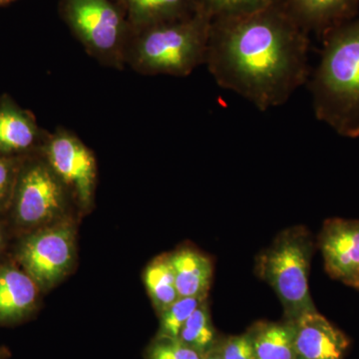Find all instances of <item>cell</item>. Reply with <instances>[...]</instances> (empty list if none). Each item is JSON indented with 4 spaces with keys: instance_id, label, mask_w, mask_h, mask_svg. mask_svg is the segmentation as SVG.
Returning a JSON list of instances; mask_svg holds the SVG:
<instances>
[{
    "instance_id": "603a6c76",
    "label": "cell",
    "mask_w": 359,
    "mask_h": 359,
    "mask_svg": "<svg viewBox=\"0 0 359 359\" xmlns=\"http://www.w3.org/2000/svg\"><path fill=\"white\" fill-rule=\"evenodd\" d=\"M217 348L223 359H255L252 339L248 332L224 339L221 337Z\"/></svg>"
},
{
    "instance_id": "4316f807",
    "label": "cell",
    "mask_w": 359,
    "mask_h": 359,
    "mask_svg": "<svg viewBox=\"0 0 359 359\" xmlns=\"http://www.w3.org/2000/svg\"><path fill=\"white\" fill-rule=\"evenodd\" d=\"M2 248H4V237H2L1 231H0V252H1Z\"/></svg>"
},
{
    "instance_id": "d4e9b609",
    "label": "cell",
    "mask_w": 359,
    "mask_h": 359,
    "mask_svg": "<svg viewBox=\"0 0 359 359\" xmlns=\"http://www.w3.org/2000/svg\"><path fill=\"white\" fill-rule=\"evenodd\" d=\"M9 356V351L6 347H0V359H6Z\"/></svg>"
},
{
    "instance_id": "2e32d148",
    "label": "cell",
    "mask_w": 359,
    "mask_h": 359,
    "mask_svg": "<svg viewBox=\"0 0 359 359\" xmlns=\"http://www.w3.org/2000/svg\"><path fill=\"white\" fill-rule=\"evenodd\" d=\"M130 29L137 30L185 18L196 11L195 0H117Z\"/></svg>"
},
{
    "instance_id": "52a82bcc",
    "label": "cell",
    "mask_w": 359,
    "mask_h": 359,
    "mask_svg": "<svg viewBox=\"0 0 359 359\" xmlns=\"http://www.w3.org/2000/svg\"><path fill=\"white\" fill-rule=\"evenodd\" d=\"M75 259V231L68 221L45 226L21 242L18 261L41 290H48L69 273Z\"/></svg>"
},
{
    "instance_id": "8992f818",
    "label": "cell",
    "mask_w": 359,
    "mask_h": 359,
    "mask_svg": "<svg viewBox=\"0 0 359 359\" xmlns=\"http://www.w3.org/2000/svg\"><path fill=\"white\" fill-rule=\"evenodd\" d=\"M70 201L67 188L41 152L25 158L9 208L20 228L40 229L57 221L67 211Z\"/></svg>"
},
{
    "instance_id": "7402d4cb",
    "label": "cell",
    "mask_w": 359,
    "mask_h": 359,
    "mask_svg": "<svg viewBox=\"0 0 359 359\" xmlns=\"http://www.w3.org/2000/svg\"><path fill=\"white\" fill-rule=\"evenodd\" d=\"M147 359H203L204 355L178 339L156 337L146 353Z\"/></svg>"
},
{
    "instance_id": "5bb4252c",
    "label": "cell",
    "mask_w": 359,
    "mask_h": 359,
    "mask_svg": "<svg viewBox=\"0 0 359 359\" xmlns=\"http://www.w3.org/2000/svg\"><path fill=\"white\" fill-rule=\"evenodd\" d=\"M169 256L180 297H208L214 273L211 259L191 248Z\"/></svg>"
},
{
    "instance_id": "cb8c5ba5",
    "label": "cell",
    "mask_w": 359,
    "mask_h": 359,
    "mask_svg": "<svg viewBox=\"0 0 359 359\" xmlns=\"http://www.w3.org/2000/svg\"><path fill=\"white\" fill-rule=\"evenodd\" d=\"M203 359H223L222 358L221 354H219L218 348L217 346L215 347L212 351H210L207 354H205L204 358Z\"/></svg>"
},
{
    "instance_id": "3957f363",
    "label": "cell",
    "mask_w": 359,
    "mask_h": 359,
    "mask_svg": "<svg viewBox=\"0 0 359 359\" xmlns=\"http://www.w3.org/2000/svg\"><path fill=\"white\" fill-rule=\"evenodd\" d=\"M212 18L200 9L185 18L130 30L125 67L146 76L187 77L205 65Z\"/></svg>"
},
{
    "instance_id": "83f0119b",
    "label": "cell",
    "mask_w": 359,
    "mask_h": 359,
    "mask_svg": "<svg viewBox=\"0 0 359 359\" xmlns=\"http://www.w3.org/2000/svg\"><path fill=\"white\" fill-rule=\"evenodd\" d=\"M295 359H299V358H295Z\"/></svg>"
},
{
    "instance_id": "9a60e30c",
    "label": "cell",
    "mask_w": 359,
    "mask_h": 359,
    "mask_svg": "<svg viewBox=\"0 0 359 359\" xmlns=\"http://www.w3.org/2000/svg\"><path fill=\"white\" fill-rule=\"evenodd\" d=\"M255 359H295V323L259 321L248 330Z\"/></svg>"
},
{
    "instance_id": "4fadbf2b",
    "label": "cell",
    "mask_w": 359,
    "mask_h": 359,
    "mask_svg": "<svg viewBox=\"0 0 359 359\" xmlns=\"http://www.w3.org/2000/svg\"><path fill=\"white\" fill-rule=\"evenodd\" d=\"M39 287L23 269L0 266V325H13L35 311Z\"/></svg>"
},
{
    "instance_id": "ba28073f",
    "label": "cell",
    "mask_w": 359,
    "mask_h": 359,
    "mask_svg": "<svg viewBox=\"0 0 359 359\" xmlns=\"http://www.w3.org/2000/svg\"><path fill=\"white\" fill-rule=\"evenodd\" d=\"M40 152L65 184L73 201L82 209H90L97 184V160L93 151L74 132L58 127L49 132Z\"/></svg>"
},
{
    "instance_id": "7a4b0ae2",
    "label": "cell",
    "mask_w": 359,
    "mask_h": 359,
    "mask_svg": "<svg viewBox=\"0 0 359 359\" xmlns=\"http://www.w3.org/2000/svg\"><path fill=\"white\" fill-rule=\"evenodd\" d=\"M320 58L309 79L318 121L339 136L359 138V18L321 39Z\"/></svg>"
},
{
    "instance_id": "ffe728a7",
    "label": "cell",
    "mask_w": 359,
    "mask_h": 359,
    "mask_svg": "<svg viewBox=\"0 0 359 359\" xmlns=\"http://www.w3.org/2000/svg\"><path fill=\"white\" fill-rule=\"evenodd\" d=\"M207 299L208 297H180L174 304L160 313V327L157 337L178 339L180 330L186 321Z\"/></svg>"
},
{
    "instance_id": "277c9868",
    "label": "cell",
    "mask_w": 359,
    "mask_h": 359,
    "mask_svg": "<svg viewBox=\"0 0 359 359\" xmlns=\"http://www.w3.org/2000/svg\"><path fill=\"white\" fill-rule=\"evenodd\" d=\"M313 250V236L308 229L294 226L280 231L257 257V276L275 290L287 320L295 321L318 311L309 289Z\"/></svg>"
},
{
    "instance_id": "d6986e66",
    "label": "cell",
    "mask_w": 359,
    "mask_h": 359,
    "mask_svg": "<svg viewBox=\"0 0 359 359\" xmlns=\"http://www.w3.org/2000/svg\"><path fill=\"white\" fill-rule=\"evenodd\" d=\"M283 0H195L196 8L212 20L244 15L283 4Z\"/></svg>"
},
{
    "instance_id": "6da1fadb",
    "label": "cell",
    "mask_w": 359,
    "mask_h": 359,
    "mask_svg": "<svg viewBox=\"0 0 359 359\" xmlns=\"http://www.w3.org/2000/svg\"><path fill=\"white\" fill-rule=\"evenodd\" d=\"M309 33L280 4L212 20L205 65L221 88L266 112L309 81Z\"/></svg>"
},
{
    "instance_id": "ac0fdd59",
    "label": "cell",
    "mask_w": 359,
    "mask_h": 359,
    "mask_svg": "<svg viewBox=\"0 0 359 359\" xmlns=\"http://www.w3.org/2000/svg\"><path fill=\"white\" fill-rule=\"evenodd\" d=\"M178 339L203 355L210 353L219 344L221 337L212 325L207 299L186 321L180 330Z\"/></svg>"
},
{
    "instance_id": "484cf974",
    "label": "cell",
    "mask_w": 359,
    "mask_h": 359,
    "mask_svg": "<svg viewBox=\"0 0 359 359\" xmlns=\"http://www.w3.org/2000/svg\"><path fill=\"white\" fill-rule=\"evenodd\" d=\"M14 1V0H0V6H6V4H11V2Z\"/></svg>"
},
{
    "instance_id": "30bf717a",
    "label": "cell",
    "mask_w": 359,
    "mask_h": 359,
    "mask_svg": "<svg viewBox=\"0 0 359 359\" xmlns=\"http://www.w3.org/2000/svg\"><path fill=\"white\" fill-rule=\"evenodd\" d=\"M48 133L29 110L21 108L8 95L0 98V154L27 157L39 153Z\"/></svg>"
},
{
    "instance_id": "e0dca14e",
    "label": "cell",
    "mask_w": 359,
    "mask_h": 359,
    "mask_svg": "<svg viewBox=\"0 0 359 359\" xmlns=\"http://www.w3.org/2000/svg\"><path fill=\"white\" fill-rule=\"evenodd\" d=\"M144 280L149 295L159 314L180 297L169 255L157 257L149 264Z\"/></svg>"
},
{
    "instance_id": "5b68a950",
    "label": "cell",
    "mask_w": 359,
    "mask_h": 359,
    "mask_svg": "<svg viewBox=\"0 0 359 359\" xmlns=\"http://www.w3.org/2000/svg\"><path fill=\"white\" fill-rule=\"evenodd\" d=\"M58 11L90 57L105 67L126 68L124 51L131 29L117 0H60Z\"/></svg>"
},
{
    "instance_id": "8fae6325",
    "label": "cell",
    "mask_w": 359,
    "mask_h": 359,
    "mask_svg": "<svg viewBox=\"0 0 359 359\" xmlns=\"http://www.w3.org/2000/svg\"><path fill=\"white\" fill-rule=\"evenodd\" d=\"M294 323L297 358H346L349 339L318 311L304 314Z\"/></svg>"
},
{
    "instance_id": "44dd1931",
    "label": "cell",
    "mask_w": 359,
    "mask_h": 359,
    "mask_svg": "<svg viewBox=\"0 0 359 359\" xmlns=\"http://www.w3.org/2000/svg\"><path fill=\"white\" fill-rule=\"evenodd\" d=\"M25 158L0 154V214L11 208L18 174Z\"/></svg>"
},
{
    "instance_id": "9c48e42d",
    "label": "cell",
    "mask_w": 359,
    "mask_h": 359,
    "mask_svg": "<svg viewBox=\"0 0 359 359\" xmlns=\"http://www.w3.org/2000/svg\"><path fill=\"white\" fill-rule=\"evenodd\" d=\"M318 244L328 275L359 290V219H327Z\"/></svg>"
},
{
    "instance_id": "7c38bea8",
    "label": "cell",
    "mask_w": 359,
    "mask_h": 359,
    "mask_svg": "<svg viewBox=\"0 0 359 359\" xmlns=\"http://www.w3.org/2000/svg\"><path fill=\"white\" fill-rule=\"evenodd\" d=\"M302 29L323 39L328 32L358 18L359 0H283Z\"/></svg>"
}]
</instances>
